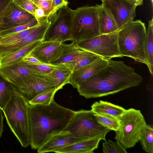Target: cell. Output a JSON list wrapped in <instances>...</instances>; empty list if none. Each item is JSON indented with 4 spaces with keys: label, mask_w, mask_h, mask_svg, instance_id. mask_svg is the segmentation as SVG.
I'll return each instance as SVG.
<instances>
[{
    "label": "cell",
    "mask_w": 153,
    "mask_h": 153,
    "mask_svg": "<svg viewBox=\"0 0 153 153\" xmlns=\"http://www.w3.org/2000/svg\"><path fill=\"white\" fill-rule=\"evenodd\" d=\"M24 65L31 71L42 74H48L55 68L56 65L42 62L31 63L22 61Z\"/></svg>",
    "instance_id": "obj_31"
},
{
    "label": "cell",
    "mask_w": 153,
    "mask_h": 153,
    "mask_svg": "<svg viewBox=\"0 0 153 153\" xmlns=\"http://www.w3.org/2000/svg\"><path fill=\"white\" fill-rule=\"evenodd\" d=\"M13 3L20 8L30 13L34 16L37 7L31 0H13Z\"/></svg>",
    "instance_id": "obj_34"
},
{
    "label": "cell",
    "mask_w": 153,
    "mask_h": 153,
    "mask_svg": "<svg viewBox=\"0 0 153 153\" xmlns=\"http://www.w3.org/2000/svg\"><path fill=\"white\" fill-rule=\"evenodd\" d=\"M144 51L147 64L151 74L153 72V19L149 21L144 43Z\"/></svg>",
    "instance_id": "obj_24"
},
{
    "label": "cell",
    "mask_w": 153,
    "mask_h": 153,
    "mask_svg": "<svg viewBox=\"0 0 153 153\" xmlns=\"http://www.w3.org/2000/svg\"><path fill=\"white\" fill-rule=\"evenodd\" d=\"M57 91L55 88L45 91L36 96L28 102L30 105L36 104H49L54 99V95Z\"/></svg>",
    "instance_id": "obj_29"
},
{
    "label": "cell",
    "mask_w": 153,
    "mask_h": 153,
    "mask_svg": "<svg viewBox=\"0 0 153 153\" xmlns=\"http://www.w3.org/2000/svg\"><path fill=\"white\" fill-rule=\"evenodd\" d=\"M102 4L85 6L73 10L71 30L76 43L100 35L99 15Z\"/></svg>",
    "instance_id": "obj_5"
},
{
    "label": "cell",
    "mask_w": 153,
    "mask_h": 153,
    "mask_svg": "<svg viewBox=\"0 0 153 153\" xmlns=\"http://www.w3.org/2000/svg\"><path fill=\"white\" fill-rule=\"evenodd\" d=\"M143 150L153 153V127L146 123L143 128L139 140Z\"/></svg>",
    "instance_id": "obj_26"
},
{
    "label": "cell",
    "mask_w": 153,
    "mask_h": 153,
    "mask_svg": "<svg viewBox=\"0 0 153 153\" xmlns=\"http://www.w3.org/2000/svg\"><path fill=\"white\" fill-rule=\"evenodd\" d=\"M83 140L74 137L68 131H62L49 138L37 149L38 153L54 152L56 150Z\"/></svg>",
    "instance_id": "obj_16"
},
{
    "label": "cell",
    "mask_w": 153,
    "mask_h": 153,
    "mask_svg": "<svg viewBox=\"0 0 153 153\" xmlns=\"http://www.w3.org/2000/svg\"><path fill=\"white\" fill-rule=\"evenodd\" d=\"M38 24L39 23L36 25L22 31L1 37L0 39V46L9 45L20 39L34 30Z\"/></svg>",
    "instance_id": "obj_28"
},
{
    "label": "cell",
    "mask_w": 153,
    "mask_h": 153,
    "mask_svg": "<svg viewBox=\"0 0 153 153\" xmlns=\"http://www.w3.org/2000/svg\"><path fill=\"white\" fill-rule=\"evenodd\" d=\"M146 30L145 24L137 20L128 23L118 31V45L123 57H130L146 65L144 51Z\"/></svg>",
    "instance_id": "obj_4"
},
{
    "label": "cell",
    "mask_w": 153,
    "mask_h": 153,
    "mask_svg": "<svg viewBox=\"0 0 153 153\" xmlns=\"http://www.w3.org/2000/svg\"><path fill=\"white\" fill-rule=\"evenodd\" d=\"M17 92L13 86L0 74V108L2 111Z\"/></svg>",
    "instance_id": "obj_25"
},
{
    "label": "cell",
    "mask_w": 153,
    "mask_h": 153,
    "mask_svg": "<svg viewBox=\"0 0 153 153\" xmlns=\"http://www.w3.org/2000/svg\"><path fill=\"white\" fill-rule=\"evenodd\" d=\"M62 43L56 41H42L26 55L33 57L42 63L50 64L60 55Z\"/></svg>",
    "instance_id": "obj_14"
},
{
    "label": "cell",
    "mask_w": 153,
    "mask_h": 153,
    "mask_svg": "<svg viewBox=\"0 0 153 153\" xmlns=\"http://www.w3.org/2000/svg\"><path fill=\"white\" fill-rule=\"evenodd\" d=\"M68 4L66 0H53L49 20L53 17L54 18L58 10L63 6L67 5Z\"/></svg>",
    "instance_id": "obj_35"
},
{
    "label": "cell",
    "mask_w": 153,
    "mask_h": 153,
    "mask_svg": "<svg viewBox=\"0 0 153 153\" xmlns=\"http://www.w3.org/2000/svg\"><path fill=\"white\" fill-rule=\"evenodd\" d=\"M99 139L80 141L56 150V153H93L99 146Z\"/></svg>",
    "instance_id": "obj_19"
},
{
    "label": "cell",
    "mask_w": 153,
    "mask_h": 153,
    "mask_svg": "<svg viewBox=\"0 0 153 153\" xmlns=\"http://www.w3.org/2000/svg\"><path fill=\"white\" fill-rule=\"evenodd\" d=\"M102 143L103 153H126V148L118 141H113L109 139Z\"/></svg>",
    "instance_id": "obj_32"
},
{
    "label": "cell",
    "mask_w": 153,
    "mask_h": 153,
    "mask_svg": "<svg viewBox=\"0 0 153 153\" xmlns=\"http://www.w3.org/2000/svg\"></svg>",
    "instance_id": "obj_47"
},
{
    "label": "cell",
    "mask_w": 153,
    "mask_h": 153,
    "mask_svg": "<svg viewBox=\"0 0 153 153\" xmlns=\"http://www.w3.org/2000/svg\"><path fill=\"white\" fill-rule=\"evenodd\" d=\"M1 38V37L0 36V39Z\"/></svg>",
    "instance_id": "obj_46"
},
{
    "label": "cell",
    "mask_w": 153,
    "mask_h": 153,
    "mask_svg": "<svg viewBox=\"0 0 153 153\" xmlns=\"http://www.w3.org/2000/svg\"><path fill=\"white\" fill-rule=\"evenodd\" d=\"M4 116L2 111L0 108V139L3 130V120Z\"/></svg>",
    "instance_id": "obj_40"
},
{
    "label": "cell",
    "mask_w": 153,
    "mask_h": 153,
    "mask_svg": "<svg viewBox=\"0 0 153 153\" xmlns=\"http://www.w3.org/2000/svg\"><path fill=\"white\" fill-rule=\"evenodd\" d=\"M140 2L142 4L143 3V0H139Z\"/></svg>",
    "instance_id": "obj_43"
},
{
    "label": "cell",
    "mask_w": 153,
    "mask_h": 153,
    "mask_svg": "<svg viewBox=\"0 0 153 153\" xmlns=\"http://www.w3.org/2000/svg\"><path fill=\"white\" fill-rule=\"evenodd\" d=\"M38 40L32 42L12 53L0 57V67L13 65L22 61L27 54L41 42Z\"/></svg>",
    "instance_id": "obj_20"
},
{
    "label": "cell",
    "mask_w": 153,
    "mask_h": 153,
    "mask_svg": "<svg viewBox=\"0 0 153 153\" xmlns=\"http://www.w3.org/2000/svg\"><path fill=\"white\" fill-rule=\"evenodd\" d=\"M22 61L31 63L41 62L36 58L30 56L26 55L22 59Z\"/></svg>",
    "instance_id": "obj_39"
},
{
    "label": "cell",
    "mask_w": 153,
    "mask_h": 153,
    "mask_svg": "<svg viewBox=\"0 0 153 153\" xmlns=\"http://www.w3.org/2000/svg\"><path fill=\"white\" fill-rule=\"evenodd\" d=\"M38 23V22L36 19H35L25 24L0 31V37H1L22 31L35 26Z\"/></svg>",
    "instance_id": "obj_33"
},
{
    "label": "cell",
    "mask_w": 153,
    "mask_h": 153,
    "mask_svg": "<svg viewBox=\"0 0 153 153\" xmlns=\"http://www.w3.org/2000/svg\"><path fill=\"white\" fill-rule=\"evenodd\" d=\"M93 54L79 47L74 41L70 44L62 43V50L58 57L50 64L56 65L64 64L80 58Z\"/></svg>",
    "instance_id": "obj_18"
},
{
    "label": "cell",
    "mask_w": 153,
    "mask_h": 153,
    "mask_svg": "<svg viewBox=\"0 0 153 153\" xmlns=\"http://www.w3.org/2000/svg\"><path fill=\"white\" fill-rule=\"evenodd\" d=\"M102 4L99 19L100 35L117 31L119 29L110 10Z\"/></svg>",
    "instance_id": "obj_21"
},
{
    "label": "cell",
    "mask_w": 153,
    "mask_h": 153,
    "mask_svg": "<svg viewBox=\"0 0 153 153\" xmlns=\"http://www.w3.org/2000/svg\"><path fill=\"white\" fill-rule=\"evenodd\" d=\"M91 108L94 113L107 115L118 119L126 110L120 106L102 100L94 102Z\"/></svg>",
    "instance_id": "obj_22"
},
{
    "label": "cell",
    "mask_w": 153,
    "mask_h": 153,
    "mask_svg": "<svg viewBox=\"0 0 153 153\" xmlns=\"http://www.w3.org/2000/svg\"><path fill=\"white\" fill-rule=\"evenodd\" d=\"M101 0V1H102H102H103L104 0Z\"/></svg>",
    "instance_id": "obj_45"
},
{
    "label": "cell",
    "mask_w": 153,
    "mask_h": 153,
    "mask_svg": "<svg viewBox=\"0 0 153 153\" xmlns=\"http://www.w3.org/2000/svg\"><path fill=\"white\" fill-rule=\"evenodd\" d=\"M102 4L110 10L119 30L133 21L136 16L137 6L127 0H104Z\"/></svg>",
    "instance_id": "obj_11"
},
{
    "label": "cell",
    "mask_w": 153,
    "mask_h": 153,
    "mask_svg": "<svg viewBox=\"0 0 153 153\" xmlns=\"http://www.w3.org/2000/svg\"><path fill=\"white\" fill-rule=\"evenodd\" d=\"M130 3L136 5L137 6L141 5L139 0H127Z\"/></svg>",
    "instance_id": "obj_41"
},
{
    "label": "cell",
    "mask_w": 153,
    "mask_h": 153,
    "mask_svg": "<svg viewBox=\"0 0 153 153\" xmlns=\"http://www.w3.org/2000/svg\"><path fill=\"white\" fill-rule=\"evenodd\" d=\"M108 60L99 57L91 63L72 72L68 83L76 89L82 84L105 67Z\"/></svg>",
    "instance_id": "obj_15"
},
{
    "label": "cell",
    "mask_w": 153,
    "mask_h": 153,
    "mask_svg": "<svg viewBox=\"0 0 153 153\" xmlns=\"http://www.w3.org/2000/svg\"><path fill=\"white\" fill-rule=\"evenodd\" d=\"M34 16L38 22L49 20L44 10L40 8L37 7L36 9Z\"/></svg>",
    "instance_id": "obj_37"
},
{
    "label": "cell",
    "mask_w": 153,
    "mask_h": 153,
    "mask_svg": "<svg viewBox=\"0 0 153 153\" xmlns=\"http://www.w3.org/2000/svg\"><path fill=\"white\" fill-rule=\"evenodd\" d=\"M33 3L37 7L43 10L46 15L48 18L51 8L53 0H48L41 1H33Z\"/></svg>",
    "instance_id": "obj_36"
},
{
    "label": "cell",
    "mask_w": 153,
    "mask_h": 153,
    "mask_svg": "<svg viewBox=\"0 0 153 153\" xmlns=\"http://www.w3.org/2000/svg\"><path fill=\"white\" fill-rule=\"evenodd\" d=\"M151 1L152 3V4H153V0H151Z\"/></svg>",
    "instance_id": "obj_44"
},
{
    "label": "cell",
    "mask_w": 153,
    "mask_h": 153,
    "mask_svg": "<svg viewBox=\"0 0 153 153\" xmlns=\"http://www.w3.org/2000/svg\"><path fill=\"white\" fill-rule=\"evenodd\" d=\"M100 56L95 54L85 56L65 64L72 72L85 66L94 62Z\"/></svg>",
    "instance_id": "obj_30"
},
{
    "label": "cell",
    "mask_w": 153,
    "mask_h": 153,
    "mask_svg": "<svg viewBox=\"0 0 153 153\" xmlns=\"http://www.w3.org/2000/svg\"><path fill=\"white\" fill-rule=\"evenodd\" d=\"M94 114L91 110L74 111L63 131L69 132L74 137L84 140L97 138L105 141L106 136L110 130L99 123Z\"/></svg>",
    "instance_id": "obj_6"
},
{
    "label": "cell",
    "mask_w": 153,
    "mask_h": 153,
    "mask_svg": "<svg viewBox=\"0 0 153 153\" xmlns=\"http://www.w3.org/2000/svg\"><path fill=\"white\" fill-rule=\"evenodd\" d=\"M119 119L120 127L115 131V139L126 149L134 147L146 124L143 116L140 110L132 108L126 109Z\"/></svg>",
    "instance_id": "obj_7"
},
{
    "label": "cell",
    "mask_w": 153,
    "mask_h": 153,
    "mask_svg": "<svg viewBox=\"0 0 153 153\" xmlns=\"http://www.w3.org/2000/svg\"><path fill=\"white\" fill-rule=\"evenodd\" d=\"M38 23L36 28L24 37L13 44L0 46V57L14 52L33 42L38 40L43 41L51 22L46 20Z\"/></svg>",
    "instance_id": "obj_13"
},
{
    "label": "cell",
    "mask_w": 153,
    "mask_h": 153,
    "mask_svg": "<svg viewBox=\"0 0 153 153\" xmlns=\"http://www.w3.org/2000/svg\"><path fill=\"white\" fill-rule=\"evenodd\" d=\"M30 146L37 149L53 135L62 131L74 111L56 103L30 105L29 107Z\"/></svg>",
    "instance_id": "obj_2"
},
{
    "label": "cell",
    "mask_w": 153,
    "mask_h": 153,
    "mask_svg": "<svg viewBox=\"0 0 153 153\" xmlns=\"http://www.w3.org/2000/svg\"><path fill=\"white\" fill-rule=\"evenodd\" d=\"M108 60L107 65L77 88L86 98L99 97L116 93L140 85L143 78L124 61Z\"/></svg>",
    "instance_id": "obj_1"
},
{
    "label": "cell",
    "mask_w": 153,
    "mask_h": 153,
    "mask_svg": "<svg viewBox=\"0 0 153 153\" xmlns=\"http://www.w3.org/2000/svg\"><path fill=\"white\" fill-rule=\"evenodd\" d=\"M72 11L67 5L63 6L58 10L46 32L43 41H56L63 43L73 41L71 30Z\"/></svg>",
    "instance_id": "obj_9"
},
{
    "label": "cell",
    "mask_w": 153,
    "mask_h": 153,
    "mask_svg": "<svg viewBox=\"0 0 153 153\" xmlns=\"http://www.w3.org/2000/svg\"><path fill=\"white\" fill-rule=\"evenodd\" d=\"M117 31L100 34L76 44L83 49L107 59L122 57L118 45Z\"/></svg>",
    "instance_id": "obj_8"
},
{
    "label": "cell",
    "mask_w": 153,
    "mask_h": 153,
    "mask_svg": "<svg viewBox=\"0 0 153 153\" xmlns=\"http://www.w3.org/2000/svg\"><path fill=\"white\" fill-rule=\"evenodd\" d=\"M14 87L17 92L28 102L45 91L55 89L54 80L49 74L33 72L18 86Z\"/></svg>",
    "instance_id": "obj_10"
},
{
    "label": "cell",
    "mask_w": 153,
    "mask_h": 153,
    "mask_svg": "<svg viewBox=\"0 0 153 153\" xmlns=\"http://www.w3.org/2000/svg\"><path fill=\"white\" fill-rule=\"evenodd\" d=\"M32 73L23 64L22 61L17 63L0 67V74L16 87Z\"/></svg>",
    "instance_id": "obj_17"
},
{
    "label": "cell",
    "mask_w": 153,
    "mask_h": 153,
    "mask_svg": "<svg viewBox=\"0 0 153 153\" xmlns=\"http://www.w3.org/2000/svg\"><path fill=\"white\" fill-rule=\"evenodd\" d=\"M35 19L34 16L13 1L0 16V31L25 24Z\"/></svg>",
    "instance_id": "obj_12"
},
{
    "label": "cell",
    "mask_w": 153,
    "mask_h": 153,
    "mask_svg": "<svg viewBox=\"0 0 153 153\" xmlns=\"http://www.w3.org/2000/svg\"><path fill=\"white\" fill-rule=\"evenodd\" d=\"M32 1H45L48 0H32Z\"/></svg>",
    "instance_id": "obj_42"
},
{
    "label": "cell",
    "mask_w": 153,
    "mask_h": 153,
    "mask_svg": "<svg viewBox=\"0 0 153 153\" xmlns=\"http://www.w3.org/2000/svg\"><path fill=\"white\" fill-rule=\"evenodd\" d=\"M94 115L98 123L102 126L115 131L119 129L120 127L119 119L100 114L94 113Z\"/></svg>",
    "instance_id": "obj_27"
},
{
    "label": "cell",
    "mask_w": 153,
    "mask_h": 153,
    "mask_svg": "<svg viewBox=\"0 0 153 153\" xmlns=\"http://www.w3.org/2000/svg\"><path fill=\"white\" fill-rule=\"evenodd\" d=\"M12 1L13 0H0V16Z\"/></svg>",
    "instance_id": "obj_38"
},
{
    "label": "cell",
    "mask_w": 153,
    "mask_h": 153,
    "mask_svg": "<svg viewBox=\"0 0 153 153\" xmlns=\"http://www.w3.org/2000/svg\"><path fill=\"white\" fill-rule=\"evenodd\" d=\"M29 105L28 102L17 92L2 111L11 130L24 147L30 143Z\"/></svg>",
    "instance_id": "obj_3"
},
{
    "label": "cell",
    "mask_w": 153,
    "mask_h": 153,
    "mask_svg": "<svg viewBox=\"0 0 153 153\" xmlns=\"http://www.w3.org/2000/svg\"><path fill=\"white\" fill-rule=\"evenodd\" d=\"M72 72L65 64H61L56 65L55 68L49 74L54 80L57 91L68 83Z\"/></svg>",
    "instance_id": "obj_23"
}]
</instances>
